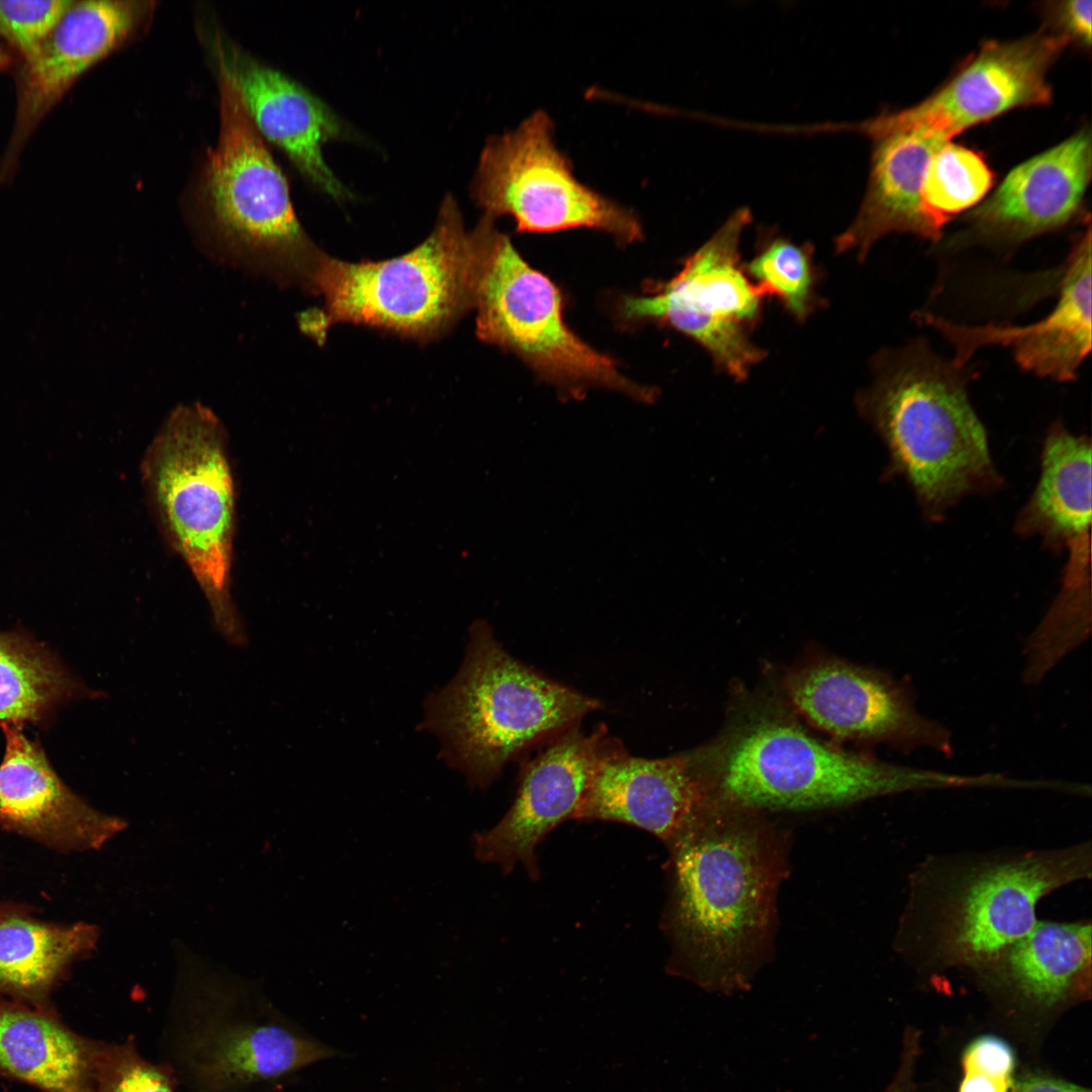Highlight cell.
Returning <instances> with one entry per match:
<instances>
[{"mask_svg":"<svg viewBox=\"0 0 1092 1092\" xmlns=\"http://www.w3.org/2000/svg\"><path fill=\"white\" fill-rule=\"evenodd\" d=\"M753 812L722 800L666 844L668 971L710 991L747 987L771 929L781 859Z\"/></svg>","mask_w":1092,"mask_h":1092,"instance_id":"6da1fadb","label":"cell"},{"mask_svg":"<svg viewBox=\"0 0 1092 1092\" xmlns=\"http://www.w3.org/2000/svg\"><path fill=\"white\" fill-rule=\"evenodd\" d=\"M1091 873L1090 841L932 856L911 875L896 946L922 968L977 973L1034 927L1042 898Z\"/></svg>","mask_w":1092,"mask_h":1092,"instance_id":"7a4b0ae2","label":"cell"},{"mask_svg":"<svg viewBox=\"0 0 1092 1092\" xmlns=\"http://www.w3.org/2000/svg\"><path fill=\"white\" fill-rule=\"evenodd\" d=\"M696 751L716 794L751 811L819 809L982 784L979 775L901 765L842 749L811 733L788 706L760 696L741 701L720 736Z\"/></svg>","mask_w":1092,"mask_h":1092,"instance_id":"3957f363","label":"cell"},{"mask_svg":"<svg viewBox=\"0 0 1092 1092\" xmlns=\"http://www.w3.org/2000/svg\"><path fill=\"white\" fill-rule=\"evenodd\" d=\"M962 368L913 344L879 356L873 383L857 396L888 448V475L905 478L933 522L966 496L1003 485Z\"/></svg>","mask_w":1092,"mask_h":1092,"instance_id":"277c9868","label":"cell"},{"mask_svg":"<svg viewBox=\"0 0 1092 1092\" xmlns=\"http://www.w3.org/2000/svg\"><path fill=\"white\" fill-rule=\"evenodd\" d=\"M602 706L515 658L476 623L458 673L428 699L424 727L442 740L444 759L484 790L508 762Z\"/></svg>","mask_w":1092,"mask_h":1092,"instance_id":"5b68a950","label":"cell"},{"mask_svg":"<svg viewBox=\"0 0 1092 1092\" xmlns=\"http://www.w3.org/2000/svg\"><path fill=\"white\" fill-rule=\"evenodd\" d=\"M485 221L467 233L447 195L433 232L417 248L383 261L345 262L323 254L309 291L324 298L300 316L317 341L340 323L365 325L419 341L436 339L474 307Z\"/></svg>","mask_w":1092,"mask_h":1092,"instance_id":"8992f818","label":"cell"},{"mask_svg":"<svg viewBox=\"0 0 1092 1092\" xmlns=\"http://www.w3.org/2000/svg\"><path fill=\"white\" fill-rule=\"evenodd\" d=\"M142 473L168 539L191 571L214 624L247 641L231 595L235 486L221 423L207 407L177 406L149 445Z\"/></svg>","mask_w":1092,"mask_h":1092,"instance_id":"52a82bcc","label":"cell"},{"mask_svg":"<svg viewBox=\"0 0 1092 1092\" xmlns=\"http://www.w3.org/2000/svg\"><path fill=\"white\" fill-rule=\"evenodd\" d=\"M219 131L203 194L217 253L308 292L324 254L298 221L288 183L233 84L218 72Z\"/></svg>","mask_w":1092,"mask_h":1092,"instance_id":"ba28073f","label":"cell"},{"mask_svg":"<svg viewBox=\"0 0 1092 1092\" xmlns=\"http://www.w3.org/2000/svg\"><path fill=\"white\" fill-rule=\"evenodd\" d=\"M175 1004L195 1019L184 1061L203 1092H245L333 1056L269 1016L253 982L181 944Z\"/></svg>","mask_w":1092,"mask_h":1092,"instance_id":"9c48e42d","label":"cell"},{"mask_svg":"<svg viewBox=\"0 0 1092 1092\" xmlns=\"http://www.w3.org/2000/svg\"><path fill=\"white\" fill-rule=\"evenodd\" d=\"M474 308L478 338L516 353L544 378L649 396L567 327L559 289L524 261L492 219L486 223Z\"/></svg>","mask_w":1092,"mask_h":1092,"instance_id":"30bf717a","label":"cell"},{"mask_svg":"<svg viewBox=\"0 0 1092 1092\" xmlns=\"http://www.w3.org/2000/svg\"><path fill=\"white\" fill-rule=\"evenodd\" d=\"M553 133L548 114L537 111L486 141L471 185L485 216L510 215L522 232L587 228L623 243L640 240L637 216L579 182Z\"/></svg>","mask_w":1092,"mask_h":1092,"instance_id":"8fae6325","label":"cell"},{"mask_svg":"<svg viewBox=\"0 0 1092 1092\" xmlns=\"http://www.w3.org/2000/svg\"><path fill=\"white\" fill-rule=\"evenodd\" d=\"M751 220L749 208L736 209L674 277L621 306L628 320L657 321L693 339L736 380L765 357L750 338L764 295L739 262L741 235Z\"/></svg>","mask_w":1092,"mask_h":1092,"instance_id":"7c38bea8","label":"cell"},{"mask_svg":"<svg viewBox=\"0 0 1092 1092\" xmlns=\"http://www.w3.org/2000/svg\"><path fill=\"white\" fill-rule=\"evenodd\" d=\"M1069 41L1050 28L1008 41L990 40L920 103L860 123L866 135L926 128L952 139L1012 109L1052 101L1046 75Z\"/></svg>","mask_w":1092,"mask_h":1092,"instance_id":"4fadbf2b","label":"cell"},{"mask_svg":"<svg viewBox=\"0 0 1092 1092\" xmlns=\"http://www.w3.org/2000/svg\"><path fill=\"white\" fill-rule=\"evenodd\" d=\"M784 691L794 712L834 738L952 753L949 730L920 714L909 690L880 670L821 657L790 671Z\"/></svg>","mask_w":1092,"mask_h":1092,"instance_id":"5bb4252c","label":"cell"},{"mask_svg":"<svg viewBox=\"0 0 1092 1092\" xmlns=\"http://www.w3.org/2000/svg\"><path fill=\"white\" fill-rule=\"evenodd\" d=\"M620 742L605 725L589 734L576 725L544 743L523 763L508 812L490 829L472 835L474 856L498 866L506 875L520 863L537 880L538 844L558 825L574 819L600 764Z\"/></svg>","mask_w":1092,"mask_h":1092,"instance_id":"9a60e30c","label":"cell"},{"mask_svg":"<svg viewBox=\"0 0 1092 1092\" xmlns=\"http://www.w3.org/2000/svg\"><path fill=\"white\" fill-rule=\"evenodd\" d=\"M154 1H72L53 29L16 73V112L0 163V180L16 169L21 150L35 128L77 80L139 32L152 16Z\"/></svg>","mask_w":1092,"mask_h":1092,"instance_id":"2e32d148","label":"cell"},{"mask_svg":"<svg viewBox=\"0 0 1092 1092\" xmlns=\"http://www.w3.org/2000/svg\"><path fill=\"white\" fill-rule=\"evenodd\" d=\"M721 800L695 749L645 758L620 742L600 764L574 819L635 826L667 844Z\"/></svg>","mask_w":1092,"mask_h":1092,"instance_id":"e0dca14e","label":"cell"},{"mask_svg":"<svg viewBox=\"0 0 1092 1092\" xmlns=\"http://www.w3.org/2000/svg\"><path fill=\"white\" fill-rule=\"evenodd\" d=\"M1091 169V131L1083 127L1012 169L967 215L956 244L1016 245L1064 226L1083 206Z\"/></svg>","mask_w":1092,"mask_h":1092,"instance_id":"ac0fdd59","label":"cell"},{"mask_svg":"<svg viewBox=\"0 0 1092 1092\" xmlns=\"http://www.w3.org/2000/svg\"><path fill=\"white\" fill-rule=\"evenodd\" d=\"M211 49L218 72L237 90L260 134L281 149L315 187L337 200L350 196L323 157V146L346 131L339 117L317 97L278 70L262 63L220 31Z\"/></svg>","mask_w":1092,"mask_h":1092,"instance_id":"d6986e66","label":"cell"},{"mask_svg":"<svg viewBox=\"0 0 1092 1092\" xmlns=\"http://www.w3.org/2000/svg\"><path fill=\"white\" fill-rule=\"evenodd\" d=\"M916 317L951 344V362L958 367L979 348L1000 345L1010 348L1017 364L1028 372L1058 381L1074 380L1091 349L1090 224L1076 238L1063 268L1058 303L1041 321L1025 327L967 326L926 312Z\"/></svg>","mask_w":1092,"mask_h":1092,"instance_id":"ffe728a7","label":"cell"},{"mask_svg":"<svg viewBox=\"0 0 1092 1092\" xmlns=\"http://www.w3.org/2000/svg\"><path fill=\"white\" fill-rule=\"evenodd\" d=\"M0 825L61 849H98L127 827L72 792L22 727L0 724Z\"/></svg>","mask_w":1092,"mask_h":1092,"instance_id":"44dd1931","label":"cell"},{"mask_svg":"<svg viewBox=\"0 0 1092 1092\" xmlns=\"http://www.w3.org/2000/svg\"><path fill=\"white\" fill-rule=\"evenodd\" d=\"M869 138L872 153L866 191L856 215L835 239L836 251L855 252L863 260L887 235L911 234L938 241L942 232L925 211L922 184L929 160L951 139L926 128Z\"/></svg>","mask_w":1092,"mask_h":1092,"instance_id":"7402d4cb","label":"cell"},{"mask_svg":"<svg viewBox=\"0 0 1092 1092\" xmlns=\"http://www.w3.org/2000/svg\"><path fill=\"white\" fill-rule=\"evenodd\" d=\"M1040 475L1019 512L1015 532L1040 537L1053 551L1070 550L1072 563L1090 561L1091 442L1061 422L1050 428L1042 445Z\"/></svg>","mask_w":1092,"mask_h":1092,"instance_id":"603a6c76","label":"cell"},{"mask_svg":"<svg viewBox=\"0 0 1092 1092\" xmlns=\"http://www.w3.org/2000/svg\"><path fill=\"white\" fill-rule=\"evenodd\" d=\"M99 1042L49 1006L0 995V1076L40 1092H90Z\"/></svg>","mask_w":1092,"mask_h":1092,"instance_id":"cb8c5ba5","label":"cell"},{"mask_svg":"<svg viewBox=\"0 0 1092 1092\" xmlns=\"http://www.w3.org/2000/svg\"><path fill=\"white\" fill-rule=\"evenodd\" d=\"M1090 921H1041L977 974L1048 1009L1089 993Z\"/></svg>","mask_w":1092,"mask_h":1092,"instance_id":"d4e9b609","label":"cell"},{"mask_svg":"<svg viewBox=\"0 0 1092 1092\" xmlns=\"http://www.w3.org/2000/svg\"><path fill=\"white\" fill-rule=\"evenodd\" d=\"M98 938L93 924H50L0 908V995L48 1006L51 989Z\"/></svg>","mask_w":1092,"mask_h":1092,"instance_id":"484cf974","label":"cell"},{"mask_svg":"<svg viewBox=\"0 0 1092 1092\" xmlns=\"http://www.w3.org/2000/svg\"><path fill=\"white\" fill-rule=\"evenodd\" d=\"M96 697L23 631L0 632V724L42 725L63 704Z\"/></svg>","mask_w":1092,"mask_h":1092,"instance_id":"4316f807","label":"cell"},{"mask_svg":"<svg viewBox=\"0 0 1092 1092\" xmlns=\"http://www.w3.org/2000/svg\"><path fill=\"white\" fill-rule=\"evenodd\" d=\"M994 177L982 154L945 143L933 154L924 174L922 202L928 217L942 232L957 214L984 198Z\"/></svg>","mask_w":1092,"mask_h":1092,"instance_id":"83f0119b","label":"cell"},{"mask_svg":"<svg viewBox=\"0 0 1092 1092\" xmlns=\"http://www.w3.org/2000/svg\"><path fill=\"white\" fill-rule=\"evenodd\" d=\"M760 244L744 269L762 294L777 297L798 321L817 307L816 268L810 245L797 244L768 229H761Z\"/></svg>","mask_w":1092,"mask_h":1092,"instance_id":"f1b7e54d","label":"cell"},{"mask_svg":"<svg viewBox=\"0 0 1092 1092\" xmlns=\"http://www.w3.org/2000/svg\"><path fill=\"white\" fill-rule=\"evenodd\" d=\"M90 1092H174V1083L169 1070L145 1060L132 1042H99Z\"/></svg>","mask_w":1092,"mask_h":1092,"instance_id":"f546056e","label":"cell"},{"mask_svg":"<svg viewBox=\"0 0 1092 1092\" xmlns=\"http://www.w3.org/2000/svg\"><path fill=\"white\" fill-rule=\"evenodd\" d=\"M70 0H0V40L20 62L37 50Z\"/></svg>","mask_w":1092,"mask_h":1092,"instance_id":"4dcf8cb0","label":"cell"},{"mask_svg":"<svg viewBox=\"0 0 1092 1092\" xmlns=\"http://www.w3.org/2000/svg\"><path fill=\"white\" fill-rule=\"evenodd\" d=\"M1091 0L1050 2L1044 7V26L1082 49L1091 47Z\"/></svg>","mask_w":1092,"mask_h":1092,"instance_id":"1f68e13d","label":"cell"},{"mask_svg":"<svg viewBox=\"0 0 1092 1092\" xmlns=\"http://www.w3.org/2000/svg\"><path fill=\"white\" fill-rule=\"evenodd\" d=\"M963 1068L1012 1079L1015 1055L1011 1046L995 1035L974 1039L963 1054Z\"/></svg>","mask_w":1092,"mask_h":1092,"instance_id":"d6a6232c","label":"cell"},{"mask_svg":"<svg viewBox=\"0 0 1092 1092\" xmlns=\"http://www.w3.org/2000/svg\"><path fill=\"white\" fill-rule=\"evenodd\" d=\"M1011 1086L1012 1079L966 1070L959 1092H1009Z\"/></svg>","mask_w":1092,"mask_h":1092,"instance_id":"836d02e7","label":"cell"},{"mask_svg":"<svg viewBox=\"0 0 1092 1092\" xmlns=\"http://www.w3.org/2000/svg\"><path fill=\"white\" fill-rule=\"evenodd\" d=\"M1012 1092H1090L1089 1090L1063 1080L1033 1076L1014 1086Z\"/></svg>","mask_w":1092,"mask_h":1092,"instance_id":"e575fe53","label":"cell"},{"mask_svg":"<svg viewBox=\"0 0 1092 1092\" xmlns=\"http://www.w3.org/2000/svg\"><path fill=\"white\" fill-rule=\"evenodd\" d=\"M909 1078L906 1075V1064L902 1067L899 1075L884 1092H909Z\"/></svg>","mask_w":1092,"mask_h":1092,"instance_id":"d590c367","label":"cell"},{"mask_svg":"<svg viewBox=\"0 0 1092 1092\" xmlns=\"http://www.w3.org/2000/svg\"><path fill=\"white\" fill-rule=\"evenodd\" d=\"M14 55L0 42V72L9 69L14 64Z\"/></svg>","mask_w":1092,"mask_h":1092,"instance_id":"8d00e7d4","label":"cell"}]
</instances>
